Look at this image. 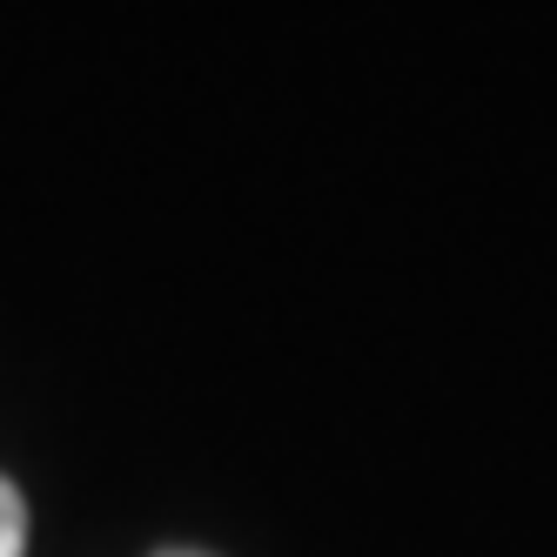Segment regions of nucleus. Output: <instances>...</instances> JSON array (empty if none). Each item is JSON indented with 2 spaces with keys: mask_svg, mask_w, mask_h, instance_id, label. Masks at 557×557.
<instances>
[{
  "mask_svg": "<svg viewBox=\"0 0 557 557\" xmlns=\"http://www.w3.org/2000/svg\"><path fill=\"white\" fill-rule=\"evenodd\" d=\"M21 550H27V504L8 476H0V557H21Z\"/></svg>",
  "mask_w": 557,
  "mask_h": 557,
  "instance_id": "1",
  "label": "nucleus"
},
{
  "mask_svg": "<svg viewBox=\"0 0 557 557\" xmlns=\"http://www.w3.org/2000/svg\"><path fill=\"white\" fill-rule=\"evenodd\" d=\"M154 557H202V550H154Z\"/></svg>",
  "mask_w": 557,
  "mask_h": 557,
  "instance_id": "2",
  "label": "nucleus"
}]
</instances>
